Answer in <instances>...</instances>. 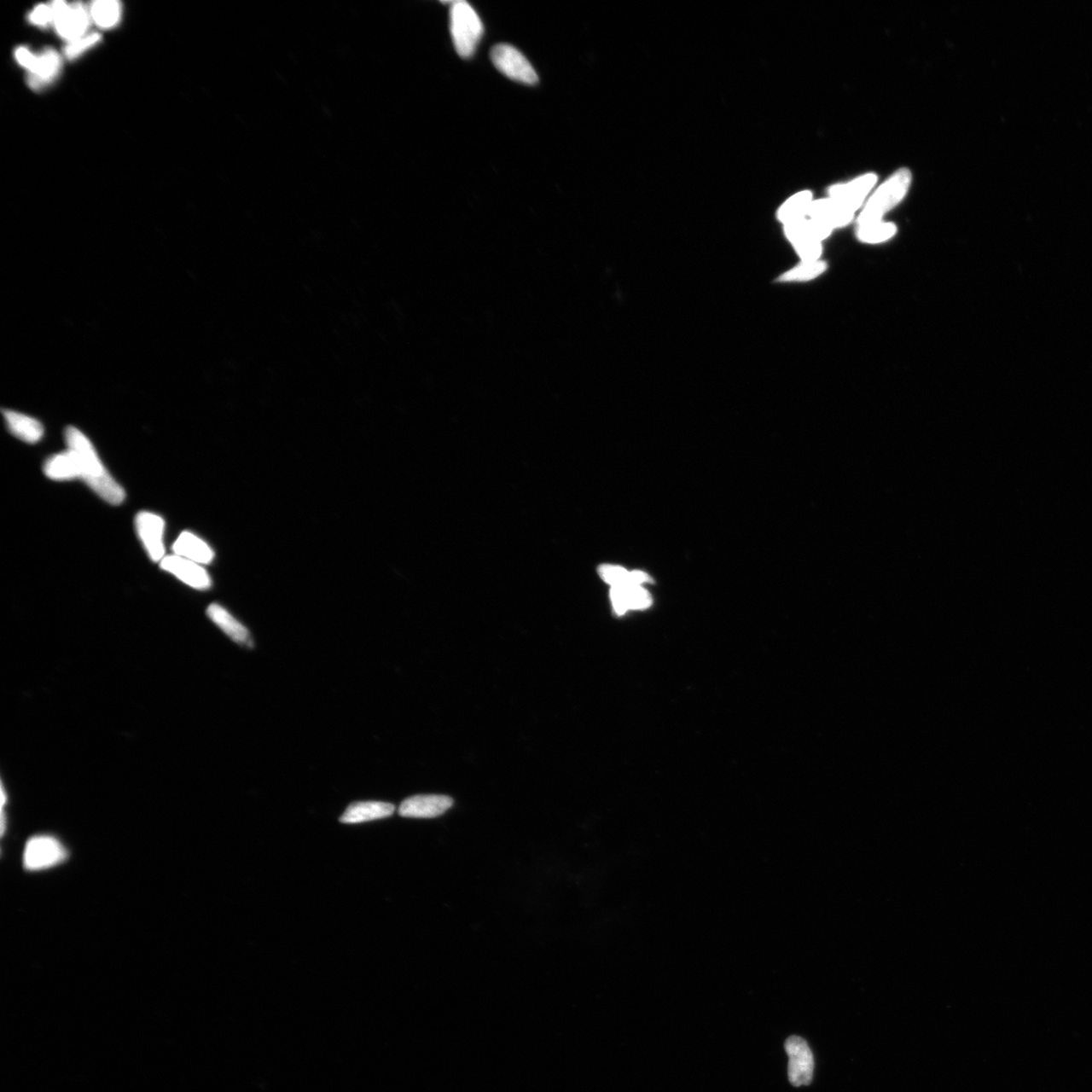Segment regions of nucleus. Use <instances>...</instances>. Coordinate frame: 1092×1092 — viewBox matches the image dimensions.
I'll use <instances>...</instances> for the list:
<instances>
[{
  "label": "nucleus",
  "instance_id": "1",
  "mask_svg": "<svg viewBox=\"0 0 1092 1092\" xmlns=\"http://www.w3.org/2000/svg\"><path fill=\"white\" fill-rule=\"evenodd\" d=\"M65 441L67 449L78 456L80 479L107 503L122 504L125 498V491L103 467L90 440L78 428L69 426L65 430Z\"/></svg>",
  "mask_w": 1092,
  "mask_h": 1092
},
{
  "label": "nucleus",
  "instance_id": "2",
  "mask_svg": "<svg viewBox=\"0 0 1092 1092\" xmlns=\"http://www.w3.org/2000/svg\"><path fill=\"white\" fill-rule=\"evenodd\" d=\"M450 32L456 50L462 58H471L484 34L482 20L467 2H455L450 9Z\"/></svg>",
  "mask_w": 1092,
  "mask_h": 1092
},
{
  "label": "nucleus",
  "instance_id": "3",
  "mask_svg": "<svg viewBox=\"0 0 1092 1092\" xmlns=\"http://www.w3.org/2000/svg\"><path fill=\"white\" fill-rule=\"evenodd\" d=\"M911 183L909 169H900L879 188L868 200L859 218V226L881 221L884 215L897 206L908 193Z\"/></svg>",
  "mask_w": 1092,
  "mask_h": 1092
},
{
  "label": "nucleus",
  "instance_id": "4",
  "mask_svg": "<svg viewBox=\"0 0 1092 1092\" xmlns=\"http://www.w3.org/2000/svg\"><path fill=\"white\" fill-rule=\"evenodd\" d=\"M68 858L67 848L52 835H36L25 846L24 866L27 871H42L62 864Z\"/></svg>",
  "mask_w": 1092,
  "mask_h": 1092
},
{
  "label": "nucleus",
  "instance_id": "5",
  "mask_svg": "<svg viewBox=\"0 0 1092 1092\" xmlns=\"http://www.w3.org/2000/svg\"><path fill=\"white\" fill-rule=\"evenodd\" d=\"M51 9L55 29L64 40L70 43L86 36L91 18L90 9L84 4L55 2Z\"/></svg>",
  "mask_w": 1092,
  "mask_h": 1092
},
{
  "label": "nucleus",
  "instance_id": "6",
  "mask_svg": "<svg viewBox=\"0 0 1092 1092\" xmlns=\"http://www.w3.org/2000/svg\"><path fill=\"white\" fill-rule=\"evenodd\" d=\"M491 59L497 69L512 80L534 85L538 76L526 56L516 48L500 44L491 49Z\"/></svg>",
  "mask_w": 1092,
  "mask_h": 1092
},
{
  "label": "nucleus",
  "instance_id": "7",
  "mask_svg": "<svg viewBox=\"0 0 1092 1092\" xmlns=\"http://www.w3.org/2000/svg\"><path fill=\"white\" fill-rule=\"evenodd\" d=\"M789 1057L788 1077L792 1085H810L815 1070V1059L805 1040L792 1036L785 1043Z\"/></svg>",
  "mask_w": 1092,
  "mask_h": 1092
},
{
  "label": "nucleus",
  "instance_id": "8",
  "mask_svg": "<svg viewBox=\"0 0 1092 1092\" xmlns=\"http://www.w3.org/2000/svg\"><path fill=\"white\" fill-rule=\"evenodd\" d=\"M136 529L152 561H161L166 558L164 556L166 546L163 540L166 522L162 517L151 512H140L136 517Z\"/></svg>",
  "mask_w": 1092,
  "mask_h": 1092
},
{
  "label": "nucleus",
  "instance_id": "9",
  "mask_svg": "<svg viewBox=\"0 0 1092 1092\" xmlns=\"http://www.w3.org/2000/svg\"><path fill=\"white\" fill-rule=\"evenodd\" d=\"M161 569L171 572L178 580L196 590H206L212 586L209 573L201 565L195 561L173 555L166 556L160 561Z\"/></svg>",
  "mask_w": 1092,
  "mask_h": 1092
},
{
  "label": "nucleus",
  "instance_id": "10",
  "mask_svg": "<svg viewBox=\"0 0 1092 1092\" xmlns=\"http://www.w3.org/2000/svg\"><path fill=\"white\" fill-rule=\"evenodd\" d=\"M453 805V800L444 795H417L404 800L398 815L404 817L433 818L444 815Z\"/></svg>",
  "mask_w": 1092,
  "mask_h": 1092
},
{
  "label": "nucleus",
  "instance_id": "11",
  "mask_svg": "<svg viewBox=\"0 0 1092 1092\" xmlns=\"http://www.w3.org/2000/svg\"><path fill=\"white\" fill-rule=\"evenodd\" d=\"M784 226L786 236L793 244L802 261H818L822 255V241L812 234L807 218Z\"/></svg>",
  "mask_w": 1092,
  "mask_h": 1092
},
{
  "label": "nucleus",
  "instance_id": "12",
  "mask_svg": "<svg viewBox=\"0 0 1092 1092\" xmlns=\"http://www.w3.org/2000/svg\"><path fill=\"white\" fill-rule=\"evenodd\" d=\"M877 182L875 174L868 173L849 183L834 185L829 189L831 199L839 201L849 210L855 211L860 207Z\"/></svg>",
  "mask_w": 1092,
  "mask_h": 1092
},
{
  "label": "nucleus",
  "instance_id": "13",
  "mask_svg": "<svg viewBox=\"0 0 1092 1092\" xmlns=\"http://www.w3.org/2000/svg\"><path fill=\"white\" fill-rule=\"evenodd\" d=\"M62 61L59 54L53 49H47L40 55H36L34 64L29 70L27 84L32 90H40L56 79Z\"/></svg>",
  "mask_w": 1092,
  "mask_h": 1092
},
{
  "label": "nucleus",
  "instance_id": "14",
  "mask_svg": "<svg viewBox=\"0 0 1092 1092\" xmlns=\"http://www.w3.org/2000/svg\"><path fill=\"white\" fill-rule=\"evenodd\" d=\"M610 598L619 615H624L628 611L647 609L653 602L647 590L638 585L613 587Z\"/></svg>",
  "mask_w": 1092,
  "mask_h": 1092
},
{
  "label": "nucleus",
  "instance_id": "15",
  "mask_svg": "<svg viewBox=\"0 0 1092 1092\" xmlns=\"http://www.w3.org/2000/svg\"><path fill=\"white\" fill-rule=\"evenodd\" d=\"M807 218L838 228L848 225L853 220L854 212L831 198L812 201Z\"/></svg>",
  "mask_w": 1092,
  "mask_h": 1092
},
{
  "label": "nucleus",
  "instance_id": "16",
  "mask_svg": "<svg viewBox=\"0 0 1092 1092\" xmlns=\"http://www.w3.org/2000/svg\"><path fill=\"white\" fill-rule=\"evenodd\" d=\"M174 554L199 565H209L215 558L214 550L195 534L184 531L173 544Z\"/></svg>",
  "mask_w": 1092,
  "mask_h": 1092
},
{
  "label": "nucleus",
  "instance_id": "17",
  "mask_svg": "<svg viewBox=\"0 0 1092 1092\" xmlns=\"http://www.w3.org/2000/svg\"><path fill=\"white\" fill-rule=\"evenodd\" d=\"M3 417L9 433L16 439L30 444H37L42 439L44 427L37 419L12 410H3Z\"/></svg>",
  "mask_w": 1092,
  "mask_h": 1092
},
{
  "label": "nucleus",
  "instance_id": "18",
  "mask_svg": "<svg viewBox=\"0 0 1092 1092\" xmlns=\"http://www.w3.org/2000/svg\"><path fill=\"white\" fill-rule=\"evenodd\" d=\"M395 812V806L386 802H355L347 807L340 817L343 823H362L389 817Z\"/></svg>",
  "mask_w": 1092,
  "mask_h": 1092
},
{
  "label": "nucleus",
  "instance_id": "19",
  "mask_svg": "<svg viewBox=\"0 0 1092 1092\" xmlns=\"http://www.w3.org/2000/svg\"><path fill=\"white\" fill-rule=\"evenodd\" d=\"M43 469L48 479L58 482L80 479L78 456L69 449L49 457Z\"/></svg>",
  "mask_w": 1092,
  "mask_h": 1092
},
{
  "label": "nucleus",
  "instance_id": "20",
  "mask_svg": "<svg viewBox=\"0 0 1092 1092\" xmlns=\"http://www.w3.org/2000/svg\"><path fill=\"white\" fill-rule=\"evenodd\" d=\"M206 614L214 624L226 633L235 642L250 644V635L247 628L234 619L228 611L218 604H211Z\"/></svg>",
  "mask_w": 1092,
  "mask_h": 1092
},
{
  "label": "nucleus",
  "instance_id": "21",
  "mask_svg": "<svg viewBox=\"0 0 1092 1092\" xmlns=\"http://www.w3.org/2000/svg\"><path fill=\"white\" fill-rule=\"evenodd\" d=\"M812 195L810 191L805 190L796 194L786 201L778 212V218L784 225L796 221L804 220L808 216L810 206L812 204Z\"/></svg>",
  "mask_w": 1092,
  "mask_h": 1092
},
{
  "label": "nucleus",
  "instance_id": "22",
  "mask_svg": "<svg viewBox=\"0 0 1092 1092\" xmlns=\"http://www.w3.org/2000/svg\"><path fill=\"white\" fill-rule=\"evenodd\" d=\"M599 572L601 578L613 587L641 586L642 584L652 581V578L646 572L640 571L628 572L624 567L615 566H601Z\"/></svg>",
  "mask_w": 1092,
  "mask_h": 1092
},
{
  "label": "nucleus",
  "instance_id": "23",
  "mask_svg": "<svg viewBox=\"0 0 1092 1092\" xmlns=\"http://www.w3.org/2000/svg\"><path fill=\"white\" fill-rule=\"evenodd\" d=\"M90 18L102 29H111L121 20V4L116 0H97L90 9Z\"/></svg>",
  "mask_w": 1092,
  "mask_h": 1092
},
{
  "label": "nucleus",
  "instance_id": "24",
  "mask_svg": "<svg viewBox=\"0 0 1092 1092\" xmlns=\"http://www.w3.org/2000/svg\"><path fill=\"white\" fill-rule=\"evenodd\" d=\"M897 226L892 223H884L882 221L868 224L865 226H860L857 236L860 241L868 244H877L887 241L897 234Z\"/></svg>",
  "mask_w": 1092,
  "mask_h": 1092
},
{
  "label": "nucleus",
  "instance_id": "25",
  "mask_svg": "<svg viewBox=\"0 0 1092 1092\" xmlns=\"http://www.w3.org/2000/svg\"><path fill=\"white\" fill-rule=\"evenodd\" d=\"M826 270L827 264L823 261H802L800 265L781 276L779 281L783 282L810 281L821 276Z\"/></svg>",
  "mask_w": 1092,
  "mask_h": 1092
},
{
  "label": "nucleus",
  "instance_id": "26",
  "mask_svg": "<svg viewBox=\"0 0 1092 1092\" xmlns=\"http://www.w3.org/2000/svg\"><path fill=\"white\" fill-rule=\"evenodd\" d=\"M100 41V35L91 34L82 37L78 40L70 42L67 48H65V56L71 60L78 58L80 55L85 53L87 50H90V48L96 45Z\"/></svg>",
  "mask_w": 1092,
  "mask_h": 1092
},
{
  "label": "nucleus",
  "instance_id": "27",
  "mask_svg": "<svg viewBox=\"0 0 1092 1092\" xmlns=\"http://www.w3.org/2000/svg\"><path fill=\"white\" fill-rule=\"evenodd\" d=\"M29 20L32 25L47 26L54 23L51 5L40 4L32 10Z\"/></svg>",
  "mask_w": 1092,
  "mask_h": 1092
},
{
  "label": "nucleus",
  "instance_id": "28",
  "mask_svg": "<svg viewBox=\"0 0 1092 1092\" xmlns=\"http://www.w3.org/2000/svg\"><path fill=\"white\" fill-rule=\"evenodd\" d=\"M15 59H16V61L19 62L20 67H23L26 68L27 71H29L30 68L32 67V65L34 64L36 55L32 54L29 50V49H26L25 47H20L16 49L15 50Z\"/></svg>",
  "mask_w": 1092,
  "mask_h": 1092
}]
</instances>
